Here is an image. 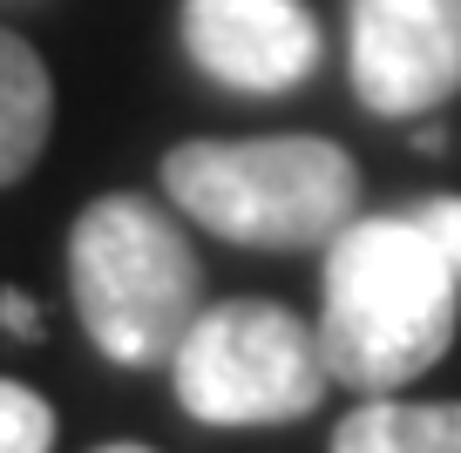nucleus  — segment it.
<instances>
[{
  "mask_svg": "<svg viewBox=\"0 0 461 453\" xmlns=\"http://www.w3.org/2000/svg\"><path fill=\"white\" fill-rule=\"evenodd\" d=\"M68 291L88 345L122 372H170L184 332L211 305L190 230L136 190L82 203L68 230Z\"/></svg>",
  "mask_w": 461,
  "mask_h": 453,
  "instance_id": "3",
  "label": "nucleus"
},
{
  "mask_svg": "<svg viewBox=\"0 0 461 453\" xmlns=\"http://www.w3.org/2000/svg\"><path fill=\"white\" fill-rule=\"evenodd\" d=\"M414 210L428 217V230H434V244L447 251V264L461 271V197H455V190H441V197H420Z\"/></svg>",
  "mask_w": 461,
  "mask_h": 453,
  "instance_id": "10",
  "label": "nucleus"
},
{
  "mask_svg": "<svg viewBox=\"0 0 461 453\" xmlns=\"http://www.w3.org/2000/svg\"><path fill=\"white\" fill-rule=\"evenodd\" d=\"M95 453H157V447H136V440H109V447H95Z\"/></svg>",
  "mask_w": 461,
  "mask_h": 453,
  "instance_id": "12",
  "label": "nucleus"
},
{
  "mask_svg": "<svg viewBox=\"0 0 461 453\" xmlns=\"http://www.w3.org/2000/svg\"><path fill=\"white\" fill-rule=\"evenodd\" d=\"M176 406L203 426L245 433V426H292L319 413L332 372L319 332L278 298H217L184 332L170 359Z\"/></svg>",
  "mask_w": 461,
  "mask_h": 453,
  "instance_id": "4",
  "label": "nucleus"
},
{
  "mask_svg": "<svg viewBox=\"0 0 461 453\" xmlns=\"http://www.w3.org/2000/svg\"><path fill=\"white\" fill-rule=\"evenodd\" d=\"M163 197L245 251H326L360 217V163L332 136H197L163 156Z\"/></svg>",
  "mask_w": 461,
  "mask_h": 453,
  "instance_id": "2",
  "label": "nucleus"
},
{
  "mask_svg": "<svg viewBox=\"0 0 461 453\" xmlns=\"http://www.w3.org/2000/svg\"><path fill=\"white\" fill-rule=\"evenodd\" d=\"M326 453H461V399L374 393L332 426Z\"/></svg>",
  "mask_w": 461,
  "mask_h": 453,
  "instance_id": "8",
  "label": "nucleus"
},
{
  "mask_svg": "<svg viewBox=\"0 0 461 453\" xmlns=\"http://www.w3.org/2000/svg\"><path fill=\"white\" fill-rule=\"evenodd\" d=\"M55 447V406L34 386L0 379V453H48Z\"/></svg>",
  "mask_w": 461,
  "mask_h": 453,
  "instance_id": "9",
  "label": "nucleus"
},
{
  "mask_svg": "<svg viewBox=\"0 0 461 453\" xmlns=\"http://www.w3.org/2000/svg\"><path fill=\"white\" fill-rule=\"evenodd\" d=\"M346 68L374 115H434L461 95V0H346Z\"/></svg>",
  "mask_w": 461,
  "mask_h": 453,
  "instance_id": "5",
  "label": "nucleus"
},
{
  "mask_svg": "<svg viewBox=\"0 0 461 453\" xmlns=\"http://www.w3.org/2000/svg\"><path fill=\"white\" fill-rule=\"evenodd\" d=\"M319 352L332 386L360 399L401 393L407 379L434 372L461 332V271L434 244L414 203L380 217H353L326 244L319 271Z\"/></svg>",
  "mask_w": 461,
  "mask_h": 453,
  "instance_id": "1",
  "label": "nucleus"
},
{
  "mask_svg": "<svg viewBox=\"0 0 461 453\" xmlns=\"http://www.w3.org/2000/svg\"><path fill=\"white\" fill-rule=\"evenodd\" d=\"M0 325L14 332V339H41V305L28 291H0Z\"/></svg>",
  "mask_w": 461,
  "mask_h": 453,
  "instance_id": "11",
  "label": "nucleus"
},
{
  "mask_svg": "<svg viewBox=\"0 0 461 453\" xmlns=\"http://www.w3.org/2000/svg\"><path fill=\"white\" fill-rule=\"evenodd\" d=\"M184 55L230 95H292L319 75L326 34L305 0H184Z\"/></svg>",
  "mask_w": 461,
  "mask_h": 453,
  "instance_id": "6",
  "label": "nucleus"
},
{
  "mask_svg": "<svg viewBox=\"0 0 461 453\" xmlns=\"http://www.w3.org/2000/svg\"><path fill=\"white\" fill-rule=\"evenodd\" d=\"M55 136V75L28 34L0 28V190L41 163Z\"/></svg>",
  "mask_w": 461,
  "mask_h": 453,
  "instance_id": "7",
  "label": "nucleus"
}]
</instances>
